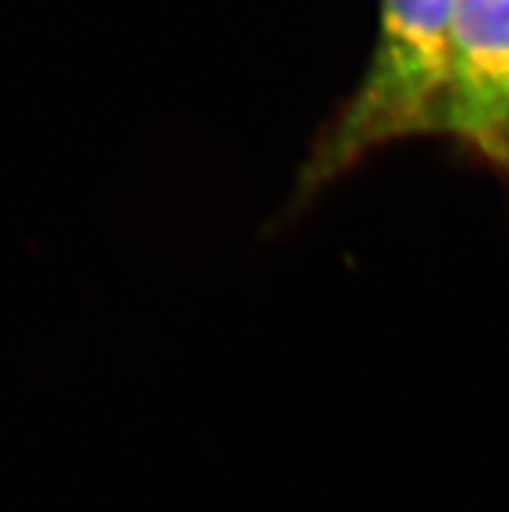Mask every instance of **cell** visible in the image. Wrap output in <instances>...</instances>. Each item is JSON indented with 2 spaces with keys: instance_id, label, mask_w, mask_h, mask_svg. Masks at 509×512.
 I'll list each match as a JSON object with an SVG mask.
<instances>
[{
  "instance_id": "obj_1",
  "label": "cell",
  "mask_w": 509,
  "mask_h": 512,
  "mask_svg": "<svg viewBox=\"0 0 509 512\" xmlns=\"http://www.w3.org/2000/svg\"><path fill=\"white\" fill-rule=\"evenodd\" d=\"M458 0H380L372 58L354 94L315 138L289 208L299 211L372 151L437 136Z\"/></svg>"
},
{
  "instance_id": "obj_2",
  "label": "cell",
  "mask_w": 509,
  "mask_h": 512,
  "mask_svg": "<svg viewBox=\"0 0 509 512\" xmlns=\"http://www.w3.org/2000/svg\"><path fill=\"white\" fill-rule=\"evenodd\" d=\"M437 136L509 188V0H458Z\"/></svg>"
}]
</instances>
